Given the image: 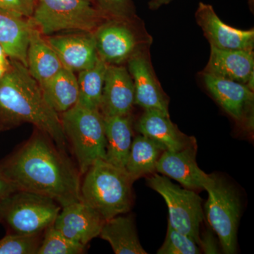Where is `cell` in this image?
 Here are the masks:
<instances>
[{"mask_svg": "<svg viewBox=\"0 0 254 254\" xmlns=\"http://www.w3.org/2000/svg\"><path fill=\"white\" fill-rule=\"evenodd\" d=\"M0 171L18 190L49 197L62 208L81 200L77 165L38 128L0 161Z\"/></svg>", "mask_w": 254, "mask_h": 254, "instance_id": "1", "label": "cell"}, {"mask_svg": "<svg viewBox=\"0 0 254 254\" xmlns=\"http://www.w3.org/2000/svg\"><path fill=\"white\" fill-rule=\"evenodd\" d=\"M0 78V132L30 123L49 135L58 148L66 151L67 143L59 114L47 103L38 81L22 63L10 60Z\"/></svg>", "mask_w": 254, "mask_h": 254, "instance_id": "2", "label": "cell"}, {"mask_svg": "<svg viewBox=\"0 0 254 254\" xmlns=\"http://www.w3.org/2000/svg\"><path fill=\"white\" fill-rule=\"evenodd\" d=\"M84 175L81 185V200L105 220L129 211L133 203L132 185L134 181L125 169L99 160Z\"/></svg>", "mask_w": 254, "mask_h": 254, "instance_id": "3", "label": "cell"}, {"mask_svg": "<svg viewBox=\"0 0 254 254\" xmlns=\"http://www.w3.org/2000/svg\"><path fill=\"white\" fill-rule=\"evenodd\" d=\"M60 116L66 143L69 144L82 176L95 162L105 160L104 118L100 110L77 104Z\"/></svg>", "mask_w": 254, "mask_h": 254, "instance_id": "4", "label": "cell"}, {"mask_svg": "<svg viewBox=\"0 0 254 254\" xmlns=\"http://www.w3.org/2000/svg\"><path fill=\"white\" fill-rule=\"evenodd\" d=\"M92 0H36L30 19L44 36L63 31L94 32L108 17Z\"/></svg>", "mask_w": 254, "mask_h": 254, "instance_id": "5", "label": "cell"}, {"mask_svg": "<svg viewBox=\"0 0 254 254\" xmlns=\"http://www.w3.org/2000/svg\"><path fill=\"white\" fill-rule=\"evenodd\" d=\"M61 209L49 197L18 190L0 199V224L6 233H43L54 224Z\"/></svg>", "mask_w": 254, "mask_h": 254, "instance_id": "6", "label": "cell"}, {"mask_svg": "<svg viewBox=\"0 0 254 254\" xmlns=\"http://www.w3.org/2000/svg\"><path fill=\"white\" fill-rule=\"evenodd\" d=\"M205 190L208 193L205 212L209 225L218 235L223 253L235 254L242 208L240 196L232 185L215 175Z\"/></svg>", "mask_w": 254, "mask_h": 254, "instance_id": "7", "label": "cell"}, {"mask_svg": "<svg viewBox=\"0 0 254 254\" xmlns=\"http://www.w3.org/2000/svg\"><path fill=\"white\" fill-rule=\"evenodd\" d=\"M107 18L95 30L97 52L107 64L122 65L133 55L148 49L151 43L144 26H136V21Z\"/></svg>", "mask_w": 254, "mask_h": 254, "instance_id": "8", "label": "cell"}, {"mask_svg": "<svg viewBox=\"0 0 254 254\" xmlns=\"http://www.w3.org/2000/svg\"><path fill=\"white\" fill-rule=\"evenodd\" d=\"M147 181L166 202L170 225L199 245L200 225L204 220L202 198L195 190L182 188L164 175L153 174Z\"/></svg>", "mask_w": 254, "mask_h": 254, "instance_id": "9", "label": "cell"}, {"mask_svg": "<svg viewBox=\"0 0 254 254\" xmlns=\"http://www.w3.org/2000/svg\"><path fill=\"white\" fill-rule=\"evenodd\" d=\"M205 87L219 105L241 127L253 131L254 93L247 85L202 73Z\"/></svg>", "mask_w": 254, "mask_h": 254, "instance_id": "10", "label": "cell"}, {"mask_svg": "<svg viewBox=\"0 0 254 254\" xmlns=\"http://www.w3.org/2000/svg\"><path fill=\"white\" fill-rule=\"evenodd\" d=\"M127 66L134 87V105L169 115V99L155 76L148 49L133 55Z\"/></svg>", "mask_w": 254, "mask_h": 254, "instance_id": "11", "label": "cell"}, {"mask_svg": "<svg viewBox=\"0 0 254 254\" xmlns=\"http://www.w3.org/2000/svg\"><path fill=\"white\" fill-rule=\"evenodd\" d=\"M196 141L178 151L165 150L156 164V172L181 184L191 190H205L213 180V175H207L197 164Z\"/></svg>", "mask_w": 254, "mask_h": 254, "instance_id": "12", "label": "cell"}, {"mask_svg": "<svg viewBox=\"0 0 254 254\" xmlns=\"http://www.w3.org/2000/svg\"><path fill=\"white\" fill-rule=\"evenodd\" d=\"M195 18L210 47L254 51V30H241L229 26L219 18L211 5L200 2Z\"/></svg>", "mask_w": 254, "mask_h": 254, "instance_id": "13", "label": "cell"}, {"mask_svg": "<svg viewBox=\"0 0 254 254\" xmlns=\"http://www.w3.org/2000/svg\"><path fill=\"white\" fill-rule=\"evenodd\" d=\"M105 220L83 200L64 206L53 226L65 237L82 245H88L100 236Z\"/></svg>", "mask_w": 254, "mask_h": 254, "instance_id": "14", "label": "cell"}, {"mask_svg": "<svg viewBox=\"0 0 254 254\" xmlns=\"http://www.w3.org/2000/svg\"><path fill=\"white\" fill-rule=\"evenodd\" d=\"M64 68L80 72L94 66L99 57L93 32H72L46 37Z\"/></svg>", "mask_w": 254, "mask_h": 254, "instance_id": "15", "label": "cell"}, {"mask_svg": "<svg viewBox=\"0 0 254 254\" xmlns=\"http://www.w3.org/2000/svg\"><path fill=\"white\" fill-rule=\"evenodd\" d=\"M134 87L128 69L123 65H108L100 103L103 117L131 115Z\"/></svg>", "mask_w": 254, "mask_h": 254, "instance_id": "16", "label": "cell"}, {"mask_svg": "<svg viewBox=\"0 0 254 254\" xmlns=\"http://www.w3.org/2000/svg\"><path fill=\"white\" fill-rule=\"evenodd\" d=\"M201 73L239 82L254 90V51L210 47V58Z\"/></svg>", "mask_w": 254, "mask_h": 254, "instance_id": "17", "label": "cell"}, {"mask_svg": "<svg viewBox=\"0 0 254 254\" xmlns=\"http://www.w3.org/2000/svg\"><path fill=\"white\" fill-rule=\"evenodd\" d=\"M136 129L169 151H178L196 141L194 137L182 133L170 120V115L156 110H144L136 124Z\"/></svg>", "mask_w": 254, "mask_h": 254, "instance_id": "18", "label": "cell"}, {"mask_svg": "<svg viewBox=\"0 0 254 254\" xmlns=\"http://www.w3.org/2000/svg\"><path fill=\"white\" fill-rule=\"evenodd\" d=\"M26 60L28 71L39 85L48 81L64 67L46 36L33 23L30 29Z\"/></svg>", "mask_w": 254, "mask_h": 254, "instance_id": "19", "label": "cell"}, {"mask_svg": "<svg viewBox=\"0 0 254 254\" xmlns=\"http://www.w3.org/2000/svg\"><path fill=\"white\" fill-rule=\"evenodd\" d=\"M103 118L107 140L105 160L125 170L133 141L131 115L103 117Z\"/></svg>", "mask_w": 254, "mask_h": 254, "instance_id": "20", "label": "cell"}, {"mask_svg": "<svg viewBox=\"0 0 254 254\" xmlns=\"http://www.w3.org/2000/svg\"><path fill=\"white\" fill-rule=\"evenodd\" d=\"M30 18H25L0 10V45L10 60H16L27 67V49Z\"/></svg>", "mask_w": 254, "mask_h": 254, "instance_id": "21", "label": "cell"}, {"mask_svg": "<svg viewBox=\"0 0 254 254\" xmlns=\"http://www.w3.org/2000/svg\"><path fill=\"white\" fill-rule=\"evenodd\" d=\"M40 86L48 104L59 115L77 104L79 94L77 76L68 68L63 67Z\"/></svg>", "mask_w": 254, "mask_h": 254, "instance_id": "22", "label": "cell"}, {"mask_svg": "<svg viewBox=\"0 0 254 254\" xmlns=\"http://www.w3.org/2000/svg\"><path fill=\"white\" fill-rule=\"evenodd\" d=\"M100 236L109 242L116 254H146L140 243L131 216H118L105 220Z\"/></svg>", "mask_w": 254, "mask_h": 254, "instance_id": "23", "label": "cell"}, {"mask_svg": "<svg viewBox=\"0 0 254 254\" xmlns=\"http://www.w3.org/2000/svg\"><path fill=\"white\" fill-rule=\"evenodd\" d=\"M165 149L148 137L138 135L132 141L125 170L135 181L154 173L158 159Z\"/></svg>", "mask_w": 254, "mask_h": 254, "instance_id": "24", "label": "cell"}, {"mask_svg": "<svg viewBox=\"0 0 254 254\" xmlns=\"http://www.w3.org/2000/svg\"><path fill=\"white\" fill-rule=\"evenodd\" d=\"M108 65L99 58L94 66L78 72L77 105L88 109L100 110Z\"/></svg>", "mask_w": 254, "mask_h": 254, "instance_id": "25", "label": "cell"}, {"mask_svg": "<svg viewBox=\"0 0 254 254\" xmlns=\"http://www.w3.org/2000/svg\"><path fill=\"white\" fill-rule=\"evenodd\" d=\"M86 249V245L69 240L53 225L45 231L37 254H80Z\"/></svg>", "mask_w": 254, "mask_h": 254, "instance_id": "26", "label": "cell"}, {"mask_svg": "<svg viewBox=\"0 0 254 254\" xmlns=\"http://www.w3.org/2000/svg\"><path fill=\"white\" fill-rule=\"evenodd\" d=\"M43 233H6L0 240V254H37Z\"/></svg>", "mask_w": 254, "mask_h": 254, "instance_id": "27", "label": "cell"}, {"mask_svg": "<svg viewBox=\"0 0 254 254\" xmlns=\"http://www.w3.org/2000/svg\"><path fill=\"white\" fill-rule=\"evenodd\" d=\"M199 246L193 239L181 233L168 222L166 237L158 254H199Z\"/></svg>", "mask_w": 254, "mask_h": 254, "instance_id": "28", "label": "cell"}, {"mask_svg": "<svg viewBox=\"0 0 254 254\" xmlns=\"http://www.w3.org/2000/svg\"><path fill=\"white\" fill-rule=\"evenodd\" d=\"M95 6L108 18L133 20L137 18L132 0H94Z\"/></svg>", "mask_w": 254, "mask_h": 254, "instance_id": "29", "label": "cell"}, {"mask_svg": "<svg viewBox=\"0 0 254 254\" xmlns=\"http://www.w3.org/2000/svg\"><path fill=\"white\" fill-rule=\"evenodd\" d=\"M36 0H0V10L11 14L31 18Z\"/></svg>", "mask_w": 254, "mask_h": 254, "instance_id": "30", "label": "cell"}, {"mask_svg": "<svg viewBox=\"0 0 254 254\" xmlns=\"http://www.w3.org/2000/svg\"><path fill=\"white\" fill-rule=\"evenodd\" d=\"M200 250L204 252L205 254H218L219 249L216 240L213 234L210 232H205L200 235L199 245Z\"/></svg>", "mask_w": 254, "mask_h": 254, "instance_id": "31", "label": "cell"}, {"mask_svg": "<svg viewBox=\"0 0 254 254\" xmlns=\"http://www.w3.org/2000/svg\"><path fill=\"white\" fill-rule=\"evenodd\" d=\"M16 190L18 189L14 184L11 183L0 171V199Z\"/></svg>", "mask_w": 254, "mask_h": 254, "instance_id": "32", "label": "cell"}, {"mask_svg": "<svg viewBox=\"0 0 254 254\" xmlns=\"http://www.w3.org/2000/svg\"><path fill=\"white\" fill-rule=\"evenodd\" d=\"M173 0H150L148 7L151 10H158L165 5L170 4Z\"/></svg>", "mask_w": 254, "mask_h": 254, "instance_id": "33", "label": "cell"}, {"mask_svg": "<svg viewBox=\"0 0 254 254\" xmlns=\"http://www.w3.org/2000/svg\"><path fill=\"white\" fill-rule=\"evenodd\" d=\"M0 63L6 64L10 63L9 57L7 56L6 52L1 45H0Z\"/></svg>", "mask_w": 254, "mask_h": 254, "instance_id": "34", "label": "cell"}, {"mask_svg": "<svg viewBox=\"0 0 254 254\" xmlns=\"http://www.w3.org/2000/svg\"><path fill=\"white\" fill-rule=\"evenodd\" d=\"M10 62H11V60H10ZM9 64H2L0 63V78L2 77L3 76H4V73L6 72V71H7L8 68L9 67Z\"/></svg>", "mask_w": 254, "mask_h": 254, "instance_id": "35", "label": "cell"}, {"mask_svg": "<svg viewBox=\"0 0 254 254\" xmlns=\"http://www.w3.org/2000/svg\"><path fill=\"white\" fill-rule=\"evenodd\" d=\"M254 0H249V3H250V6L253 7L254 6Z\"/></svg>", "mask_w": 254, "mask_h": 254, "instance_id": "36", "label": "cell"}, {"mask_svg": "<svg viewBox=\"0 0 254 254\" xmlns=\"http://www.w3.org/2000/svg\"><path fill=\"white\" fill-rule=\"evenodd\" d=\"M92 1H93V2H94V0H92Z\"/></svg>", "mask_w": 254, "mask_h": 254, "instance_id": "37", "label": "cell"}]
</instances>
